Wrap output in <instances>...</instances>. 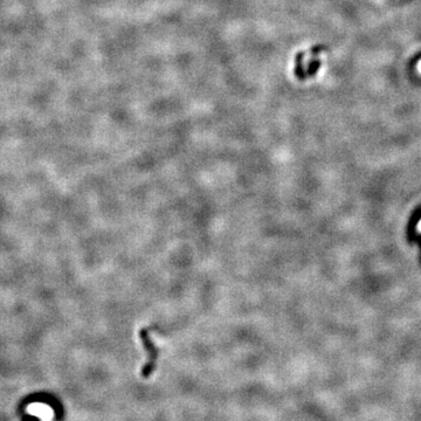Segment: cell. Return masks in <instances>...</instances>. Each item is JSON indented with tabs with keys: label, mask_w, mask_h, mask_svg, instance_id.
Wrapping results in <instances>:
<instances>
[{
	"label": "cell",
	"mask_w": 421,
	"mask_h": 421,
	"mask_svg": "<svg viewBox=\"0 0 421 421\" xmlns=\"http://www.w3.org/2000/svg\"><path fill=\"white\" fill-rule=\"evenodd\" d=\"M139 340L143 343L144 349L146 350L147 352V358H149L147 363L145 364L143 370H142V374H143L144 377H147V375L152 373L153 369H155L156 366V360H157L158 357V349L156 348L155 343H153L151 338H150L149 332H147L146 329L139 330Z\"/></svg>",
	"instance_id": "6da1fadb"
},
{
	"label": "cell",
	"mask_w": 421,
	"mask_h": 421,
	"mask_svg": "<svg viewBox=\"0 0 421 421\" xmlns=\"http://www.w3.org/2000/svg\"><path fill=\"white\" fill-rule=\"evenodd\" d=\"M418 70H419V73H421V61L418 64Z\"/></svg>",
	"instance_id": "3957f363"
},
{
	"label": "cell",
	"mask_w": 421,
	"mask_h": 421,
	"mask_svg": "<svg viewBox=\"0 0 421 421\" xmlns=\"http://www.w3.org/2000/svg\"><path fill=\"white\" fill-rule=\"evenodd\" d=\"M417 228H418V230H419V232L421 233V220L419 221V224H418V227H417Z\"/></svg>",
	"instance_id": "7a4b0ae2"
}]
</instances>
